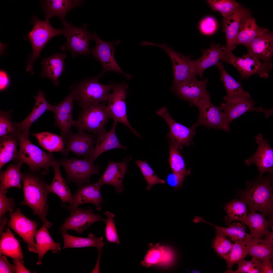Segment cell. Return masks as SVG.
Segmentation results:
<instances>
[{
  "label": "cell",
  "instance_id": "1",
  "mask_svg": "<svg viewBox=\"0 0 273 273\" xmlns=\"http://www.w3.org/2000/svg\"><path fill=\"white\" fill-rule=\"evenodd\" d=\"M272 175H259L253 180L247 181L245 188L238 192L249 212L258 211L269 218L273 217V214Z\"/></svg>",
  "mask_w": 273,
  "mask_h": 273
},
{
  "label": "cell",
  "instance_id": "2",
  "mask_svg": "<svg viewBox=\"0 0 273 273\" xmlns=\"http://www.w3.org/2000/svg\"><path fill=\"white\" fill-rule=\"evenodd\" d=\"M21 180L24 198L21 204L31 208L33 214L38 215L43 224L50 229L52 224L46 218L49 208L47 184L41 178L31 172L21 173Z\"/></svg>",
  "mask_w": 273,
  "mask_h": 273
},
{
  "label": "cell",
  "instance_id": "3",
  "mask_svg": "<svg viewBox=\"0 0 273 273\" xmlns=\"http://www.w3.org/2000/svg\"><path fill=\"white\" fill-rule=\"evenodd\" d=\"M17 134L19 148L14 162L27 164L33 173H35L42 169L43 174H47L50 167L56 160L53 154L45 152L33 144L30 141L29 137L22 132L18 131Z\"/></svg>",
  "mask_w": 273,
  "mask_h": 273
},
{
  "label": "cell",
  "instance_id": "4",
  "mask_svg": "<svg viewBox=\"0 0 273 273\" xmlns=\"http://www.w3.org/2000/svg\"><path fill=\"white\" fill-rule=\"evenodd\" d=\"M99 74L95 77L81 81L71 88L74 100L81 108L90 105L105 102L109 91L115 84L105 85L98 81Z\"/></svg>",
  "mask_w": 273,
  "mask_h": 273
},
{
  "label": "cell",
  "instance_id": "5",
  "mask_svg": "<svg viewBox=\"0 0 273 273\" xmlns=\"http://www.w3.org/2000/svg\"><path fill=\"white\" fill-rule=\"evenodd\" d=\"M32 23L33 28L26 38L30 41L33 49L31 56L27 61L26 71L33 75V64L40 56L43 48L52 38L59 35H62L64 29H55L51 25L49 19L41 20L35 16L32 18Z\"/></svg>",
  "mask_w": 273,
  "mask_h": 273
},
{
  "label": "cell",
  "instance_id": "6",
  "mask_svg": "<svg viewBox=\"0 0 273 273\" xmlns=\"http://www.w3.org/2000/svg\"><path fill=\"white\" fill-rule=\"evenodd\" d=\"M104 103L92 104L81 108L75 125L78 131L87 130L94 133L106 131L104 128L110 118Z\"/></svg>",
  "mask_w": 273,
  "mask_h": 273
},
{
  "label": "cell",
  "instance_id": "7",
  "mask_svg": "<svg viewBox=\"0 0 273 273\" xmlns=\"http://www.w3.org/2000/svg\"><path fill=\"white\" fill-rule=\"evenodd\" d=\"M222 61L234 66L243 79L248 78L255 74L259 75L262 78H268L272 66L271 62H263L249 53L237 57L234 55L232 51H227Z\"/></svg>",
  "mask_w": 273,
  "mask_h": 273
},
{
  "label": "cell",
  "instance_id": "8",
  "mask_svg": "<svg viewBox=\"0 0 273 273\" xmlns=\"http://www.w3.org/2000/svg\"><path fill=\"white\" fill-rule=\"evenodd\" d=\"M56 161L65 170L67 182L75 183L78 187L86 183L90 184V176L98 174L100 171V166L91 164L87 158L79 159L63 157Z\"/></svg>",
  "mask_w": 273,
  "mask_h": 273
},
{
  "label": "cell",
  "instance_id": "9",
  "mask_svg": "<svg viewBox=\"0 0 273 273\" xmlns=\"http://www.w3.org/2000/svg\"><path fill=\"white\" fill-rule=\"evenodd\" d=\"M144 45L159 47L168 55L172 61L173 69L174 79L172 85L179 84L196 77L193 60H191V58L176 51L168 46L166 42L157 44L145 41Z\"/></svg>",
  "mask_w": 273,
  "mask_h": 273
},
{
  "label": "cell",
  "instance_id": "10",
  "mask_svg": "<svg viewBox=\"0 0 273 273\" xmlns=\"http://www.w3.org/2000/svg\"><path fill=\"white\" fill-rule=\"evenodd\" d=\"M87 26L85 24L80 27H76L69 23L64 27L62 35L66 37V42L61 46V50L70 51L73 57L78 55H89V43L93 39V33L88 30Z\"/></svg>",
  "mask_w": 273,
  "mask_h": 273
},
{
  "label": "cell",
  "instance_id": "11",
  "mask_svg": "<svg viewBox=\"0 0 273 273\" xmlns=\"http://www.w3.org/2000/svg\"><path fill=\"white\" fill-rule=\"evenodd\" d=\"M128 85L124 82L115 84L112 92L108 95L107 109L110 118L114 121L125 125L136 137L141 138V135L131 125L127 116L125 98Z\"/></svg>",
  "mask_w": 273,
  "mask_h": 273
},
{
  "label": "cell",
  "instance_id": "12",
  "mask_svg": "<svg viewBox=\"0 0 273 273\" xmlns=\"http://www.w3.org/2000/svg\"><path fill=\"white\" fill-rule=\"evenodd\" d=\"M199 115L196 122L192 126L196 128L198 126H203L207 128L215 129H219L228 132L230 127L226 124L225 116L220 106L213 104L210 100V97L203 98L196 103Z\"/></svg>",
  "mask_w": 273,
  "mask_h": 273
},
{
  "label": "cell",
  "instance_id": "13",
  "mask_svg": "<svg viewBox=\"0 0 273 273\" xmlns=\"http://www.w3.org/2000/svg\"><path fill=\"white\" fill-rule=\"evenodd\" d=\"M93 39L95 41L96 45L92 49V53L100 62L102 67V71L99 74L100 76L106 71H112L123 75L128 80L130 79L131 75L122 70L114 58L115 46L119 44L120 41L107 42L100 39L96 33H93Z\"/></svg>",
  "mask_w": 273,
  "mask_h": 273
},
{
  "label": "cell",
  "instance_id": "14",
  "mask_svg": "<svg viewBox=\"0 0 273 273\" xmlns=\"http://www.w3.org/2000/svg\"><path fill=\"white\" fill-rule=\"evenodd\" d=\"M158 115L164 119L168 124L169 132L167 134L169 143L177 147L182 150L184 146L188 147L196 134V128L189 127L175 121L171 117L167 107H163L157 111Z\"/></svg>",
  "mask_w": 273,
  "mask_h": 273
},
{
  "label": "cell",
  "instance_id": "15",
  "mask_svg": "<svg viewBox=\"0 0 273 273\" xmlns=\"http://www.w3.org/2000/svg\"><path fill=\"white\" fill-rule=\"evenodd\" d=\"M208 79L207 78L198 80L196 77L179 84L172 85L171 90L180 98L189 102L191 106H194L201 100L210 97L206 88Z\"/></svg>",
  "mask_w": 273,
  "mask_h": 273
},
{
  "label": "cell",
  "instance_id": "16",
  "mask_svg": "<svg viewBox=\"0 0 273 273\" xmlns=\"http://www.w3.org/2000/svg\"><path fill=\"white\" fill-rule=\"evenodd\" d=\"M9 227L26 242L29 251L37 253L34 238L38 224L25 216L18 208L13 213H9Z\"/></svg>",
  "mask_w": 273,
  "mask_h": 273
},
{
  "label": "cell",
  "instance_id": "17",
  "mask_svg": "<svg viewBox=\"0 0 273 273\" xmlns=\"http://www.w3.org/2000/svg\"><path fill=\"white\" fill-rule=\"evenodd\" d=\"M258 145L256 150L252 156L244 161L245 165L250 166L254 164L257 166L260 176L265 172L273 173V149L269 144V141L264 139L261 133L255 136Z\"/></svg>",
  "mask_w": 273,
  "mask_h": 273
},
{
  "label": "cell",
  "instance_id": "18",
  "mask_svg": "<svg viewBox=\"0 0 273 273\" xmlns=\"http://www.w3.org/2000/svg\"><path fill=\"white\" fill-rule=\"evenodd\" d=\"M106 220V219L103 218L100 215L94 213L90 208L86 209L78 208L65 219L60 227V231L62 233L72 230L81 234L94 222L99 221L105 222Z\"/></svg>",
  "mask_w": 273,
  "mask_h": 273
},
{
  "label": "cell",
  "instance_id": "19",
  "mask_svg": "<svg viewBox=\"0 0 273 273\" xmlns=\"http://www.w3.org/2000/svg\"><path fill=\"white\" fill-rule=\"evenodd\" d=\"M74 100L73 95L71 92L61 102L53 106L51 110L54 114L55 125L59 128L64 142L71 131V127L75 124L76 121L73 117Z\"/></svg>",
  "mask_w": 273,
  "mask_h": 273
},
{
  "label": "cell",
  "instance_id": "20",
  "mask_svg": "<svg viewBox=\"0 0 273 273\" xmlns=\"http://www.w3.org/2000/svg\"><path fill=\"white\" fill-rule=\"evenodd\" d=\"M95 142V136L85 133L84 130H79L77 133L71 131L64 142L66 147L61 152L68 155V152L72 151L78 156H83L84 158H88L92 153Z\"/></svg>",
  "mask_w": 273,
  "mask_h": 273
},
{
  "label": "cell",
  "instance_id": "21",
  "mask_svg": "<svg viewBox=\"0 0 273 273\" xmlns=\"http://www.w3.org/2000/svg\"><path fill=\"white\" fill-rule=\"evenodd\" d=\"M101 186L98 181L79 187L73 197L72 203L67 207V210L71 212L76 209L79 205L87 203L95 205L97 211L100 210L101 204L103 202L100 193Z\"/></svg>",
  "mask_w": 273,
  "mask_h": 273
},
{
  "label": "cell",
  "instance_id": "22",
  "mask_svg": "<svg viewBox=\"0 0 273 273\" xmlns=\"http://www.w3.org/2000/svg\"><path fill=\"white\" fill-rule=\"evenodd\" d=\"M132 158L130 156H127L121 162L109 161L98 181L102 186L105 184L112 185L118 193L121 192L124 189L122 181L127 170L128 162Z\"/></svg>",
  "mask_w": 273,
  "mask_h": 273
},
{
  "label": "cell",
  "instance_id": "23",
  "mask_svg": "<svg viewBox=\"0 0 273 273\" xmlns=\"http://www.w3.org/2000/svg\"><path fill=\"white\" fill-rule=\"evenodd\" d=\"M256 102L251 97L243 98L233 102L226 101L222 103L220 106L224 114L226 123L230 127L231 122L244 113L248 111H255L264 112L268 117L270 114L261 107L256 108L254 105Z\"/></svg>",
  "mask_w": 273,
  "mask_h": 273
},
{
  "label": "cell",
  "instance_id": "24",
  "mask_svg": "<svg viewBox=\"0 0 273 273\" xmlns=\"http://www.w3.org/2000/svg\"><path fill=\"white\" fill-rule=\"evenodd\" d=\"M249 13L247 9L240 6L231 14L223 17L222 30L225 34L228 51H232L236 48V39L241 21Z\"/></svg>",
  "mask_w": 273,
  "mask_h": 273
},
{
  "label": "cell",
  "instance_id": "25",
  "mask_svg": "<svg viewBox=\"0 0 273 273\" xmlns=\"http://www.w3.org/2000/svg\"><path fill=\"white\" fill-rule=\"evenodd\" d=\"M202 51L203 53L201 56L196 60H193L196 74L201 78L206 69L215 65L220 60L222 61L226 56L227 50L226 47L212 43L209 48L202 50Z\"/></svg>",
  "mask_w": 273,
  "mask_h": 273
},
{
  "label": "cell",
  "instance_id": "26",
  "mask_svg": "<svg viewBox=\"0 0 273 273\" xmlns=\"http://www.w3.org/2000/svg\"><path fill=\"white\" fill-rule=\"evenodd\" d=\"M41 7L46 15V19H49L56 16L61 20L64 27L69 23L65 20L66 14L75 7L83 3L82 0H47L40 1Z\"/></svg>",
  "mask_w": 273,
  "mask_h": 273
},
{
  "label": "cell",
  "instance_id": "27",
  "mask_svg": "<svg viewBox=\"0 0 273 273\" xmlns=\"http://www.w3.org/2000/svg\"><path fill=\"white\" fill-rule=\"evenodd\" d=\"M117 122L114 121L112 126L108 132H100L97 133L98 138L95 147L92 153L88 158L92 165L96 159L102 153L113 149L120 148L126 150L127 148L120 143L115 133Z\"/></svg>",
  "mask_w": 273,
  "mask_h": 273
},
{
  "label": "cell",
  "instance_id": "28",
  "mask_svg": "<svg viewBox=\"0 0 273 273\" xmlns=\"http://www.w3.org/2000/svg\"><path fill=\"white\" fill-rule=\"evenodd\" d=\"M66 57L65 53L57 52L44 58L41 63V77L49 79L56 86H58L59 78L64 70Z\"/></svg>",
  "mask_w": 273,
  "mask_h": 273
},
{
  "label": "cell",
  "instance_id": "29",
  "mask_svg": "<svg viewBox=\"0 0 273 273\" xmlns=\"http://www.w3.org/2000/svg\"><path fill=\"white\" fill-rule=\"evenodd\" d=\"M248 53L262 61L271 62L273 52V35L266 32L258 36L246 46Z\"/></svg>",
  "mask_w": 273,
  "mask_h": 273
},
{
  "label": "cell",
  "instance_id": "30",
  "mask_svg": "<svg viewBox=\"0 0 273 273\" xmlns=\"http://www.w3.org/2000/svg\"><path fill=\"white\" fill-rule=\"evenodd\" d=\"M36 102L29 115L24 120L19 123H13V125L19 131L29 136L30 128L34 122L46 111H51L53 106L47 101L42 92L40 90L38 94L34 97Z\"/></svg>",
  "mask_w": 273,
  "mask_h": 273
},
{
  "label": "cell",
  "instance_id": "31",
  "mask_svg": "<svg viewBox=\"0 0 273 273\" xmlns=\"http://www.w3.org/2000/svg\"><path fill=\"white\" fill-rule=\"evenodd\" d=\"M269 31L268 29L259 27L250 13L241 20L236 41V45L246 47L261 34Z\"/></svg>",
  "mask_w": 273,
  "mask_h": 273
},
{
  "label": "cell",
  "instance_id": "32",
  "mask_svg": "<svg viewBox=\"0 0 273 273\" xmlns=\"http://www.w3.org/2000/svg\"><path fill=\"white\" fill-rule=\"evenodd\" d=\"M215 65L220 72L221 80L226 92V95L223 98L225 101L233 102L251 97L249 93L243 90L240 82L236 81L226 71L221 62Z\"/></svg>",
  "mask_w": 273,
  "mask_h": 273
},
{
  "label": "cell",
  "instance_id": "33",
  "mask_svg": "<svg viewBox=\"0 0 273 273\" xmlns=\"http://www.w3.org/2000/svg\"><path fill=\"white\" fill-rule=\"evenodd\" d=\"M48 228L46 224L36 231L35 237L36 241V248L38 254L37 265L42 263L43 256L49 251L51 250L54 253H58L61 251V244L55 242L51 237Z\"/></svg>",
  "mask_w": 273,
  "mask_h": 273
},
{
  "label": "cell",
  "instance_id": "34",
  "mask_svg": "<svg viewBox=\"0 0 273 273\" xmlns=\"http://www.w3.org/2000/svg\"><path fill=\"white\" fill-rule=\"evenodd\" d=\"M266 217L264 214L256 211L250 212L248 214L243 224L248 227L252 238H261L270 232L269 229L272 227L273 217L267 220Z\"/></svg>",
  "mask_w": 273,
  "mask_h": 273
},
{
  "label": "cell",
  "instance_id": "35",
  "mask_svg": "<svg viewBox=\"0 0 273 273\" xmlns=\"http://www.w3.org/2000/svg\"><path fill=\"white\" fill-rule=\"evenodd\" d=\"M60 164L56 160L53 163L52 167L54 172L53 179L50 185H47L49 193L51 192L57 195L64 204L69 203H72L73 197L63 177L60 170Z\"/></svg>",
  "mask_w": 273,
  "mask_h": 273
},
{
  "label": "cell",
  "instance_id": "36",
  "mask_svg": "<svg viewBox=\"0 0 273 273\" xmlns=\"http://www.w3.org/2000/svg\"><path fill=\"white\" fill-rule=\"evenodd\" d=\"M17 132L0 137V170L6 163L11 160L14 161L16 158L18 152L17 147L19 144Z\"/></svg>",
  "mask_w": 273,
  "mask_h": 273
},
{
  "label": "cell",
  "instance_id": "37",
  "mask_svg": "<svg viewBox=\"0 0 273 273\" xmlns=\"http://www.w3.org/2000/svg\"><path fill=\"white\" fill-rule=\"evenodd\" d=\"M63 239V249L67 248H81L88 247H96L101 251L105 244L102 237H97L92 233L88 237L84 238L74 236L68 234L66 232L61 233Z\"/></svg>",
  "mask_w": 273,
  "mask_h": 273
},
{
  "label": "cell",
  "instance_id": "38",
  "mask_svg": "<svg viewBox=\"0 0 273 273\" xmlns=\"http://www.w3.org/2000/svg\"><path fill=\"white\" fill-rule=\"evenodd\" d=\"M201 222L210 224L216 229L221 231L231 241L234 242L243 243L246 245L252 238L250 233L246 232V229L245 225L237 222L234 221L231 223L226 228L213 224L203 219L202 220Z\"/></svg>",
  "mask_w": 273,
  "mask_h": 273
},
{
  "label": "cell",
  "instance_id": "39",
  "mask_svg": "<svg viewBox=\"0 0 273 273\" xmlns=\"http://www.w3.org/2000/svg\"><path fill=\"white\" fill-rule=\"evenodd\" d=\"M223 208L226 213L224 217L226 225H229L233 221H240L244 224L248 211L247 205L244 201L235 198L226 203Z\"/></svg>",
  "mask_w": 273,
  "mask_h": 273
},
{
  "label": "cell",
  "instance_id": "40",
  "mask_svg": "<svg viewBox=\"0 0 273 273\" xmlns=\"http://www.w3.org/2000/svg\"><path fill=\"white\" fill-rule=\"evenodd\" d=\"M0 241V255L2 254L13 258H20L23 260L21 248L17 239L10 229L3 232Z\"/></svg>",
  "mask_w": 273,
  "mask_h": 273
},
{
  "label": "cell",
  "instance_id": "41",
  "mask_svg": "<svg viewBox=\"0 0 273 273\" xmlns=\"http://www.w3.org/2000/svg\"><path fill=\"white\" fill-rule=\"evenodd\" d=\"M248 254L262 260L271 258L273 254V243L264 239L252 238L245 245Z\"/></svg>",
  "mask_w": 273,
  "mask_h": 273
},
{
  "label": "cell",
  "instance_id": "42",
  "mask_svg": "<svg viewBox=\"0 0 273 273\" xmlns=\"http://www.w3.org/2000/svg\"><path fill=\"white\" fill-rule=\"evenodd\" d=\"M22 164L19 162L16 164L10 165L5 171L0 173V191H6L12 187L22 189L20 183L21 173L20 172Z\"/></svg>",
  "mask_w": 273,
  "mask_h": 273
},
{
  "label": "cell",
  "instance_id": "43",
  "mask_svg": "<svg viewBox=\"0 0 273 273\" xmlns=\"http://www.w3.org/2000/svg\"><path fill=\"white\" fill-rule=\"evenodd\" d=\"M32 134L39 144L50 152H61L64 148V142L61 135L46 132Z\"/></svg>",
  "mask_w": 273,
  "mask_h": 273
},
{
  "label": "cell",
  "instance_id": "44",
  "mask_svg": "<svg viewBox=\"0 0 273 273\" xmlns=\"http://www.w3.org/2000/svg\"><path fill=\"white\" fill-rule=\"evenodd\" d=\"M169 144V154L168 161L172 172L184 179L186 176L190 174V170L186 167L184 159L178 148L172 144Z\"/></svg>",
  "mask_w": 273,
  "mask_h": 273
},
{
  "label": "cell",
  "instance_id": "45",
  "mask_svg": "<svg viewBox=\"0 0 273 273\" xmlns=\"http://www.w3.org/2000/svg\"><path fill=\"white\" fill-rule=\"evenodd\" d=\"M245 245L234 242L230 250L222 257L226 262L228 269L231 268L234 265L244 259L248 254Z\"/></svg>",
  "mask_w": 273,
  "mask_h": 273
},
{
  "label": "cell",
  "instance_id": "46",
  "mask_svg": "<svg viewBox=\"0 0 273 273\" xmlns=\"http://www.w3.org/2000/svg\"><path fill=\"white\" fill-rule=\"evenodd\" d=\"M226 237L222 231L216 229L215 236L212 247L221 258L230 250L233 245L231 241Z\"/></svg>",
  "mask_w": 273,
  "mask_h": 273
},
{
  "label": "cell",
  "instance_id": "47",
  "mask_svg": "<svg viewBox=\"0 0 273 273\" xmlns=\"http://www.w3.org/2000/svg\"><path fill=\"white\" fill-rule=\"evenodd\" d=\"M135 163L140 169L147 183L146 189L147 190H150L154 185L159 184H165V181L157 177L146 161L138 160Z\"/></svg>",
  "mask_w": 273,
  "mask_h": 273
},
{
  "label": "cell",
  "instance_id": "48",
  "mask_svg": "<svg viewBox=\"0 0 273 273\" xmlns=\"http://www.w3.org/2000/svg\"><path fill=\"white\" fill-rule=\"evenodd\" d=\"M212 10L219 12L223 17L233 13L240 5L236 2L230 0H209L206 1Z\"/></svg>",
  "mask_w": 273,
  "mask_h": 273
},
{
  "label": "cell",
  "instance_id": "49",
  "mask_svg": "<svg viewBox=\"0 0 273 273\" xmlns=\"http://www.w3.org/2000/svg\"><path fill=\"white\" fill-rule=\"evenodd\" d=\"M262 260L252 257L250 261L244 259L239 262L237 269L233 271L231 269L225 272L231 273H260Z\"/></svg>",
  "mask_w": 273,
  "mask_h": 273
},
{
  "label": "cell",
  "instance_id": "50",
  "mask_svg": "<svg viewBox=\"0 0 273 273\" xmlns=\"http://www.w3.org/2000/svg\"><path fill=\"white\" fill-rule=\"evenodd\" d=\"M105 214L107 217L105 230L106 239L109 242L119 244L120 241L114 220L115 215L108 211L106 212Z\"/></svg>",
  "mask_w": 273,
  "mask_h": 273
},
{
  "label": "cell",
  "instance_id": "51",
  "mask_svg": "<svg viewBox=\"0 0 273 273\" xmlns=\"http://www.w3.org/2000/svg\"><path fill=\"white\" fill-rule=\"evenodd\" d=\"M165 248L163 246L153 247L149 250L144 260L141 262L143 266H147L158 263H161Z\"/></svg>",
  "mask_w": 273,
  "mask_h": 273
},
{
  "label": "cell",
  "instance_id": "52",
  "mask_svg": "<svg viewBox=\"0 0 273 273\" xmlns=\"http://www.w3.org/2000/svg\"><path fill=\"white\" fill-rule=\"evenodd\" d=\"M19 131L13 125L9 113L1 110L0 112V136H4Z\"/></svg>",
  "mask_w": 273,
  "mask_h": 273
},
{
  "label": "cell",
  "instance_id": "53",
  "mask_svg": "<svg viewBox=\"0 0 273 273\" xmlns=\"http://www.w3.org/2000/svg\"><path fill=\"white\" fill-rule=\"evenodd\" d=\"M7 190L0 191V217L5 216L8 212L13 213L15 204L12 198H8L6 195Z\"/></svg>",
  "mask_w": 273,
  "mask_h": 273
},
{
  "label": "cell",
  "instance_id": "54",
  "mask_svg": "<svg viewBox=\"0 0 273 273\" xmlns=\"http://www.w3.org/2000/svg\"><path fill=\"white\" fill-rule=\"evenodd\" d=\"M199 27L201 32L206 35H211L216 30L217 23L215 19L211 16H208L200 22Z\"/></svg>",
  "mask_w": 273,
  "mask_h": 273
},
{
  "label": "cell",
  "instance_id": "55",
  "mask_svg": "<svg viewBox=\"0 0 273 273\" xmlns=\"http://www.w3.org/2000/svg\"><path fill=\"white\" fill-rule=\"evenodd\" d=\"M0 256V273H16L15 266L10 264L4 255Z\"/></svg>",
  "mask_w": 273,
  "mask_h": 273
},
{
  "label": "cell",
  "instance_id": "56",
  "mask_svg": "<svg viewBox=\"0 0 273 273\" xmlns=\"http://www.w3.org/2000/svg\"><path fill=\"white\" fill-rule=\"evenodd\" d=\"M184 180L172 172L168 174L166 178L167 184L176 189L182 186Z\"/></svg>",
  "mask_w": 273,
  "mask_h": 273
},
{
  "label": "cell",
  "instance_id": "57",
  "mask_svg": "<svg viewBox=\"0 0 273 273\" xmlns=\"http://www.w3.org/2000/svg\"><path fill=\"white\" fill-rule=\"evenodd\" d=\"M10 84L9 76L5 71L1 70L0 71V90L3 91L9 87Z\"/></svg>",
  "mask_w": 273,
  "mask_h": 273
},
{
  "label": "cell",
  "instance_id": "58",
  "mask_svg": "<svg viewBox=\"0 0 273 273\" xmlns=\"http://www.w3.org/2000/svg\"><path fill=\"white\" fill-rule=\"evenodd\" d=\"M24 261L20 258H13V263L15 266L16 273H30L31 271L28 270L24 266Z\"/></svg>",
  "mask_w": 273,
  "mask_h": 273
},
{
  "label": "cell",
  "instance_id": "59",
  "mask_svg": "<svg viewBox=\"0 0 273 273\" xmlns=\"http://www.w3.org/2000/svg\"><path fill=\"white\" fill-rule=\"evenodd\" d=\"M270 259H267L262 260L260 273H272L273 265Z\"/></svg>",
  "mask_w": 273,
  "mask_h": 273
},
{
  "label": "cell",
  "instance_id": "60",
  "mask_svg": "<svg viewBox=\"0 0 273 273\" xmlns=\"http://www.w3.org/2000/svg\"><path fill=\"white\" fill-rule=\"evenodd\" d=\"M7 220V218L5 216H3L0 218V237L3 232V231L5 228V226Z\"/></svg>",
  "mask_w": 273,
  "mask_h": 273
}]
</instances>
